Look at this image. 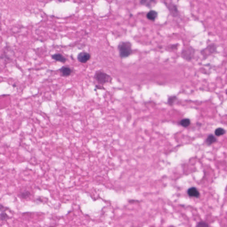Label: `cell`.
<instances>
[{
	"instance_id": "cell-1",
	"label": "cell",
	"mask_w": 227,
	"mask_h": 227,
	"mask_svg": "<svg viewBox=\"0 0 227 227\" xmlns=\"http://www.w3.org/2000/svg\"><path fill=\"white\" fill-rule=\"evenodd\" d=\"M119 56L121 59L129 57L132 53V44L129 41H123L119 44L118 46Z\"/></svg>"
},
{
	"instance_id": "cell-2",
	"label": "cell",
	"mask_w": 227,
	"mask_h": 227,
	"mask_svg": "<svg viewBox=\"0 0 227 227\" xmlns=\"http://www.w3.org/2000/svg\"><path fill=\"white\" fill-rule=\"evenodd\" d=\"M94 79L100 85L102 86L107 84H111L113 79L112 76L102 70L95 72Z\"/></svg>"
},
{
	"instance_id": "cell-3",
	"label": "cell",
	"mask_w": 227,
	"mask_h": 227,
	"mask_svg": "<svg viewBox=\"0 0 227 227\" xmlns=\"http://www.w3.org/2000/svg\"><path fill=\"white\" fill-rule=\"evenodd\" d=\"M195 51V49L192 47L184 49L181 53V56L186 61H190L194 58Z\"/></svg>"
},
{
	"instance_id": "cell-4",
	"label": "cell",
	"mask_w": 227,
	"mask_h": 227,
	"mask_svg": "<svg viewBox=\"0 0 227 227\" xmlns=\"http://www.w3.org/2000/svg\"><path fill=\"white\" fill-rule=\"evenodd\" d=\"M9 209V208L0 204V221L6 222L11 218L10 216L6 213V211Z\"/></svg>"
},
{
	"instance_id": "cell-5",
	"label": "cell",
	"mask_w": 227,
	"mask_h": 227,
	"mask_svg": "<svg viewBox=\"0 0 227 227\" xmlns=\"http://www.w3.org/2000/svg\"><path fill=\"white\" fill-rule=\"evenodd\" d=\"M91 55L89 53L82 51L77 55V59L78 61L82 63H86L90 60Z\"/></svg>"
},
{
	"instance_id": "cell-6",
	"label": "cell",
	"mask_w": 227,
	"mask_h": 227,
	"mask_svg": "<svg viewBox=\"0 0 227 227\" xmlns=\"http://www.w3.org/2000/svg\"><path fill=\"white\" fill-rule=\"evenodd\" d=\"M167 9H168L169 12L170 13V14L173 17H177L179 15V12L178 10L177 6L175 4L172 3H165Z\"/></svg>"
},
{
	"instance_id": "cell-7",
	"label": "cell",
	"mask_w": 227,
	"mask_h": 227,
	"mask_svg": "<svg viewBox=\"0 0 227 227\" xmlns=\"http://www.w3.org/2000/svg\"><path fill=\"white\" fill-rule=\"evenodd\" d=\"M217 51V46L214 44H210L206 48L203 49L201 51V53L203 55V56L206 57L207 53H208V56L209 55L212 54L214 53H216Z\"/></svg>"
},
{
	"instance_id": "cell-8",
	"label": "cell",
	"mask_w": 227,
	"mask_h": 227,
	"mask_svg": "<svg viewBox=\"0 0 227 227\" xmlns=\"http://www.w3.org/2000/svg\"><path fill=\"white\" fill-rule=\"evenodd\" d=\"M59 71L63 77H68L72 75L73 70L68 66H63L59 69Z\"/></svg>"
},
{
	"instance_id": "cell-9",
	"label": "cell",
	"mask_w": 227,
	"mask_h": 227,
	"mask_svg": "<svg viewBox=\"0 0 227 227\" xmlns=\"http://www.w3.org/2000/svg\"><path fill=\"white\" fill-rule=\"evenodd\" d=\"M51 58L56 61L62 63H65L67 61V58L60 53H55L51 56Z\"/></svg>"
},
{
	"instance_id": "cell-10",
	"label": "cell",
	"mask_w": 227,
	"mask_h": 227,
	"mask_svg": "<svg viewBox=\"0 0 227 227\" xmlns=\"http://www.w3.org/2000/svg\"><path fill=\"white\" fill-rule=\"evenodd\" d=\"M188 195L190 197L198 198L200 196V193L198 189L195 187L190 188L187 191Z\"/></svg>"
},
{
	"instance_id": "cell-11",
	"label": "cell",
	"mask_w": 227,
	"mask_h": 227,
	"mask_svg": "<svg viewBox=\"0 0 227 227\" xmlns=\"http://www.w3.org/2000/svg\"><path fill=\"white\" fill-rule=\"evenodd\" d=\"M140 3L149 8H151L156 4V0H141Z\"/></svg>"
},
{
	"instance_id": "cell-12",
	"label": "cell",
	"mask_w": 227,
	"mask_h": 227,
	"mask_svg": "<svg viewBox=\"0 0 227 227\" xmlns=\"http://www.w3.org/2000/svg\"><path fill=\"white\" fill-rule=\"evenodd\" d=\"M158 16V13L156 11L154 10H150L147 13V18L150 21H154L157 18Z\"/></svg>"
},
{
	"instance_id": "cell-13",
	"label": "cell",
	"mask_w": 227,
	"mask_h": 227,
	"mask_svg": "<svg viewBox=\"0 0 227 227\" xmlns=\"http://www.w3.org/2000/svg\"><path fill=\"white\" fill-rule=\"evenodd\" d=\"M217 141V138L213 135H210L207 138L205 142L208 145H210Z\"/></svg>"
},
{
	"instance_id": "cell-14",
	"label": "cell",
	"mask_w": 227,
	"mask_h": 227,
	"mask_svg": "<svg viewBox=\"0 0 227 227\" xmlns=\"http://www.w3.org/2000/svg\"><path fill=\"white\" fill-rule=\"evenodd\" d=\"M179 124L182 127H187L191 124V121L189 119H183L180 121Z\"/></svg>"
},
{
	"instance_id": "cell-15",
	"label": "cell",
	"mask_w": 227,
	"mask_h": 227,
	"mask_svg": "<svg viewBox=\"0 0 227 227\" xmlns=\"http://www.w3.org/2000/svg\"><path fill=\"white\" fill-rule=\"evenodd\" d=\"M18 196L22 199H26L31 196V193L29 191L25 190L20 192Z\"/></svg>"
},
{
	"instance_id": "cell-16",
	"label": "cell",
	"mask_w": 227,
	"mask_h": 227,
	"mask_svg": "<svg viewBox=\"0 0 227 227\" xmlns=\"http://www.w3.org/2000/svg\"><path fill=\"white\" fill-rule=\"evenodd\" d=\"M225 130L222 128L219 127L215 130V135L219 137L225 133Z\"/></svg>"
},
{
	"instance_id": "cell-17",
	"label": "cell",
	"mask_w": 227,
	"mask_h": 227,
	"mask_svg": "<svg viewBox=\"0 0 227 227\" xmlns=\"http://www.w3.org/2000/svg\"><path fill=\"white\" fill-rule=\"evenodd\" d=\"M177 100V98L176 96H171L168 97L167 101V103L170 106H172L176 100Z\"/></svg>"
},
{
	"instance_id": "cell-18",
	"label": "cell",
	"mask_w": 227,
	"mask_h": 227,
	"mask_svg": "<svg viewBox=\"0 0 227 227\" xmlns=\"http://www.w3.org/2000/svg\"><path fill=\"white\" fill-rule=\"evenodd\" d=\"M197 227H208L209 225L204 221H201L198 223L197 225Z\"/></svg>"
},
{
	"instance_id": "cell-19",
	"label": "cell",
	"mask_w": 227,
	"mask_h": 227,
	"mask_svg": "<svg viewBox=\"0 0 227 227\" xmlns=\"http://www.w3.org/2000/svg\"><path fill=\"white\" fill-rule=\"evenodd\" d=\"M95 88H97L98 90H103L104 89V88H103V86H101V85H96L95 86Z\"/></svg>"
},
{
	"instance_id": "cell-20",
	"label": "cell",
	"mask_w": 227,
	"mask_h": 227,
	"mask_svg": "<svg viewBox=\"0 0 227 227\" xmlns=\"http://www.w3.org/2000/svg\"><path fill=\"white\" fill-rule=\"evenodd\" d=\"M177 1H179V0H177Z\"/></svg>"
}]
</instances>
